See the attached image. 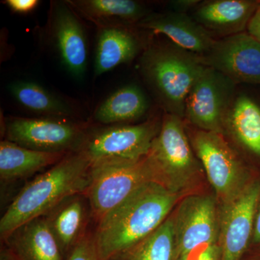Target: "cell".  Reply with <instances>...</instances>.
I'll use <instances>...</instances> for the list:
<instances>
[{
    "instance_id": "6da1fadb",
    "label": "cell",
    "mask_w": 260,
    "mask_h": 260,
    "mask_svg": "<svg viewBox=\"0 0 260 260\" xmlns=\"http://www.w3.org/2000/svg\"><path fill=\"white\" fill-rule=\"evenodd\" d=\"M180 196L149 181L97 223L93 233L102 260H109L150 235L170 215Z\"/></svg>"
},
{
    "instance_id": "7a4b0ae2",
    "label": "cell",
    "mask_w": 260,
    "mask_h": 260,
    "mask_svg": "<svg viewBox=\"0 0 260 260\" xmlns=\"http://www.w3.org/2000/svg\"><path fill=\"white\" fill-rule=\"evenodd\" d=\"M90 168L91 162L83 153L72 152L30 181L2 216V240L5 242L30 220L47 215L68 198L85 196L90 184Z\"/></svg>"
},
{
    "instance_id": "3957f363",
    "label": "cell",
    "mask_w": 260,
    "mask_h": 260,
    "mask_svg": "<svg viewBox=\"0 0 260 260\" xmlns=\"http://www.w3.org/2000/svg\"><path fill=\"white\" fill-rule=\"evenodd\" d=\"M140 68L164 113L184 119L188 94L205 68L200 56L172 42L152 43L140 57Z\"/></svg>"
},
{
    "instance_id": "277c9868",
    "label": "cell",
    "mask_w": 260,
    "mask_h": 260,
    "mask_svg": "<svg viewBox=\"0 0 260 260\" xmlns=\"http://www.w3.org/2000/svg\"><path fill=\"white\" fill-rule=\"evenodd\" d=\"M183 120L164 113L159 133L147 155L156 182L179 196L194 186L203 169Z\"/></svg>"
},
{
    "instance_id": "5b68a950",
    "label": "cell",
    "mask_w": 260,
    "mask_h": 260,
    "mask_svg": "<svg viewBox=\"0 0 260 260\" xmlns=\"http://www.w3.org/2000/svg\"><path fill=\"white\" fill-rule=\"evenodd\" d=\"M188 136L220 205L242 194L251 182L249 173L224 135L194 127Z\"/></svg>"
},
{
    "instance_id": "8992f818",
    "label": "cell",
    "mask_w": 260,
    "mask_h": 260,
    "mask_svg": "<svg viewBox=\"0 0 260 260\" xmlns=\"http://www.w3.org/2000/svg\"><path fill=\"white\" fill-rule=\"evenodd\" d=\"M85 197L96 223L149 181H155L148 158L137 162H109L91 166Z\"/></svg>"
},
{
    "instance_id": "52a82bcc",
    "label": "cell",
    "mask_w": 260,
    "mask_h": 260,
    "mask_svg": "<svg viewBox=\"0 0 260 260\" xmlns=\"http://www.w3.org/2000/svg\"><path fill=\"white\" fill-rule=\"evenodd\" d=\"M162 119L152 117L140 124L107 126L85 135L78 151L91 166L109 162H137L148 155Z\"/></svg>"
},
{
    "instance_id": "ba28073f",
    "label": "cell",
    "mask_w": 260,
    "mask_h": 260,
    "mask_svg": "<svg viewBox=\"0 0 260 260\" xmlns=\"http://www.w3.org/2000/svg\"><path fill=\"white\" fill-rule=\"evenodd\" d=\"M236 85L220 72L205 66L188 94L184 119L195 128L223 135L224 122L237 95Z\"/></svg>"
},
{
    "instance_id": "9c48e42d",
    "label": "cell",
    "mask_w": 260,
    "mask_h": 260,
    "mask_svg": "<svg viewBox=\"0 0 260 260\" xmlns=\"http://www.w3.org/2000/svg\"><path fill=\"white\" fill-rule=\"evenodd\" d=\"M174 229L173 260L189 254L200 246L218 242L219 207L210 195L186 197L172 214Z\"/></svg>"
},
{
    "instance_id": "30bf717a",
    "label": "cell",
    "mask_w": 260,
    "mask_h": 260,
    "mask_svg": "<svg viewBox=\"0 0 260 260\" xmlns=\"http://www.w3.org/2000/svg\"><path fill=\"white\" fill-rule=\"evenodd\" d=\"M7 140L48 153L78 151L85 138L83 125L56 118H14L6 124Z\"/></svg>"
},
{
    "instance_id": "8fae6325",
    "label": "cell",
    "mask_w": 260,
    "mask_h": 260,
    "mask_svg": "<svg viewBox=\"0 0 260 260\" xmlns=\"http://www.w3.org/2000/svg\"><path fill=\"white\" fill-rule=\"evenodd\" d=\"M260 181H251L242 194L219 207L218 244L221 260H240L252 239Z\"/></svg>"
},
{
    "instance_id": "7c38bea8",
    "label": "cell",
    "mask_w": 260,
    "mask_h": 260,
    "mask_svg": "<svg viewBox=\"0 0 260 260\" xmlns=\"http://www.w3.org/2000/svg\"><path fill=\"white\" fill-rule=\"evenodd\" d=\"M199 56L202 64L236 84L260 85V42L247 32L215 39L211 49Z\"/></svg>"
},
{
    "instance_id": "4fadbf2b",
    "label": "cell",
    "mask_w": 260,
    "mask_h": 260,
    "mask_svg": "<svg viewBox=\"0 0 260 260\" xmlns=\"http://www.w3.org/2000/svg\"><path fill=\"white\" fill-rule=\"evenodd\" d=\"M51 29L63 64L75 78H82L88 61L86 37L76 13L66 2L54 4Z\"/></svg>"
},
{
    "instance_id": "5bb4252c",
    "label": "cell",
    "mask_w": 260,
    "mask_h": 260,
    "mask_svg": "<svg viewBox=\"0 0 260 260\" xmlns=\"http://www.w3.org/2000/svg\"><path fill=\"white\" fill-rule=\"evenodd\" d=\"M260 1L210 0L200 2L191 17L213 39H222L246 32Z\"/></svg>"
},
{
    "instance_id": "9a60e30c",
    "label": "cell",
    "mask_w": 260,
    "mask_h": 260,
    "mask_svg": "<svg viewBox=\"0 0 260 260\" xmlns=\"http://www.w3.org/2000/svg\"><path fill=\"white\" fill-rule=\"evenodd\" d=\"M5 242L1 260H65L45 216L19 228Z\"/></svg>"
},
{
    "instance_id": "2e32d148",
    "label": "cell",
    "mask_w": 260,
    "mask_h": 260,
    "mask_svg": "<svg viewBox=\"0 0 260 260\" xmlns=\"http://www.w3.org/2000/svg\"><path fill=\"white\" fill-rule=\"evenodd\" d=\"M138 25L153 34L166 36L179 47L198 56L206 54L215 42L187 13L169 11L149 14Z\"/></svg>"
},
{
    "instance_id": "e0dca14e",
    "label": "cell",
    "mask_w": 260,
    "mask_h": 260,
    "mask_svg": "<svg viewBox=\"0 0 260 260\" xmlns=\"http://www.w3.org/2000/svg\"><path fill=\"white\" fill-rule=\"evenodd\" d=\"M75 13L104 28L138 23L150 14L145 5L133 0H68Z\"/></svg>"
},
{
    "instance_id": "ac0fdd59",
    "label": "cell",
    "mask_w": 260,
    "mask_h": 260,
    "mask_svg": "<svg viewBox=\"0 0 260 260\" xmlns=\"http://www.w3.org/2000/svg\"><path fill=\"white\" fill-rule=\"evenodd\" d=\"M223 135L260 158L259 104L246 94L236 95L224 122Z\"/></svg>"
},
{
    "instance_id": "d6986e66",
    "label": "cell",
    "mask_w": 260,
    "mask_h": 260,
    "mask_svg": "<svg viewBox=\"0 0 260 260\" xmlns=\"http://www.w3.org/2000/svg\"><path fill=\"white\" fill-rule=\"evenodd\" d=\"M68 153H48L20 146L9 140L0 143V177L3 181L23 179L60 161Z\"/></svg>"
},
{
    "instance_id": "ffe728a7",
    "label": "cell",
    "mask_w": 260,
    "mask_h": 260,
    "mask_svg": "<svg viewBox=\"0 0 260 260\" xmlns=\"http://www.w3.org/2000/svg\"><path fill=\"white\" fill-rule=\"evenodd\" d=\"M140 48L138 38L127 28H102L98 37L95 75L104 74L119 65L133 60Z\"/></svg>"
},
{
    "instance_id": "44dd1931",
    "label": "cell",
    "mask_w": 260,
    "mask_h": 260,
    "mask_svg": "<svg viewBox=\"0 0 260 260\" xmlns=\"http://www.w3.org/2000/svg\"><path fill=\"white\" fill-rule=\"evenodd\" d=\"M82 195L68 198L44 215L64 259L85 234L83 231L86 210Z\"/></svg>"
},
{
    "instance_id": "7402d4cb",
    "label": "cell",
    "mask_w": 260,
    "mask_h": 260,
    "mask_svg": "<svg viewBox=\"0 0 260 260\" xmlns=\"http://www.w3.org/2000/svg\"><path fill=\"white\" fill-rule=\"evenodd\" d=\"M149 104L145 93L135 85L118 89L97 108L95 121L112 124L138 120L148 112Z\"/></svg>"
},
{
    "instance_id": "603a6c76",
    "label": "cell",
    "mask_w": 260,
    "mask_h": 260,
    "mask_svg": "<svg viewBox=\"0 0 260 260\" xmlns=\"http://www.w3.org/2000/svg\"><path fill=\"white\" fill-rule=\"evenodd\" d=\"M174 253V220L170 215L148 237L109 260H173Z\"/></svg>"
},
{
    "instance_id": "cb8c5ba5",
    "label": "cell",
    "mask_w": 260,
    "mask_h": 260,
    "mask_svg": "<svg viewBox=\"0 0 260 260\" xmlns=\"http://www.w3.org/2000/svg\"><path fill=\"white\" fill-rule=\"evenodd\" d=\"M12 95L27 110L49 118H66L74 115V112L61 99L32 82H19L10 88Z\"/></svg>"
},
{
    "instance_id": "d4e9b609",
    "label": "cell",
    "mask_w": 260,
    "mask_h": 260,
    "mask_svg": "<svg viewBox=\"0 0 260 260\" xmlns=\"http://www.w3.org/2000/svg\"><path fill=\"white\" fill-rule=\"evenodd\" d=\"M65 260H102L98 252L93 234L85 233Z\"/></svg>"
},
{
    "instance_id": "484cf974",
    "label": "cell",
    "mask_w": 260,
    "mask_h": 260,
    "mask_svg": "<svg viewBox=\"0 0 260 260\" xmlns=\"http://www.w3.org/2000/svg\"><path fill=\"white\" fill-rule=\"evenodd\" d=\"M177 260H221V249L218 242L205 244Z\"/></svg>"
},
{
    "instance_id": "4316f807",
    "label": "cell",
    "mask_w": 260,
    "mask_h": 260,
    "mask_svg": "<svg viewBox=\"0 0 260 260\" xmlns=\"http://www.w3.org/2000/svg\"><path fill=\"white\" fill-rule=\"evenodd\" d=\"M39 3L37 0H7L5 4L16 13H27L35 9Z\"/></svg>"
},
{
    "instance_id": "83f0119b",
    "label": "cell",
    "mask_w": 260,
    "mask_h": 260,
    "mask_svg": "<svg viewBox=\"0 0 260 260\" xmlns=\"http://www.w3.org/2000/svg\"><path fill=\"white\" fill-rule=\"evenodd\" d=\"M200 2V0H174L169 4L172 8L171 11L188 14V12L194 10Z\"/></svg>"
},
{
    "instance_id": "f1b7e54d",
    "label": "cell",
    "mask_w": 260,
    "mask_h": 260,
    "mask_svg": "<svg viewBox=\"0 0 260 260\" xmlns=\"http://www.w3.org/2000/svg\"><path fill=\"white\" fill-rule=\"evenodd\" d=\"M246 30L249 35L260 42V5L251 18Z\"/></svg>"
},
{
    "instance_id": "f546056e",
    "label": "cell",
    "mask_w": 260,
    "mask_h": 260,
    "mask_svg": "<svg viewBox=\"0 0 260 260\" xmlns=\"http://www.w3.org/2000/svg\"><path fill=\"white\" fill-rule=\"evenodd\" d=\"M251 242L256 245L260 246V196L258 200L257 205L254 217V231H253Z\"/></svg>"
},
{
    "instance_id": "4dcf8cb0",
    "label": "cell",
    "mask_w": 260,
    "mask_h": 260,
    "mask_svg": "<svg viewBox=\"0 0 260 260\" xmlns=\"http://www.w3.org/2000/svg\"><path fill=\"white\" fill-rule=\"evenodd\" d=\"M257 260H260V258H259V259H258Z\"/></svg>"
}]
</instances>
